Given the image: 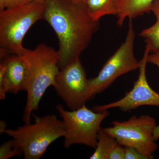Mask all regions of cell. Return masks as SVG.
<instances>
[{
	"label": "cell",
	"instance_id": "cell-23",
	"mask_svg": "<svg viewBox=\"0 0 159 159\" xmlns=\"http://www.w3.org/2000/svg\"><path fill=\"white\" fill-rule=\"evenodd\" d=\"M72 1H74V2H85L86 0H72Z\"/></svg>",
	"mask_w": 159,
	"mask_h": 159
},
{
	"label": "cell",
	"instance_id": "cell-12",
	"mask_svg": "<svg viewBox=\"0 0 159 159\" xmlns=\"http://www.w3.org/2000/svg\"><path fill=\"white\" fill-rule=\"evenodd\" d=\"M89 14L94 20H99L106 15H117V0H86Z\"/></svg>",
	"mask_w": 159,
	"mask_h": 159
},
{
	"label": "cell",
	"instance_id": "cell-11",
	"mask_svg": "<svg viewBox=\"0 0 159 159\" xmlns=\"http://www.w3.org/2000/svg\"><path fill=\"white\" fill-rule=\"evenodd\" d=\"M155 0H117V24L123 25L126 18H135L150 11L152 4Z\"/></svg>",
	"mask_w": 159,
	"mask_h": 159
},
{
	"label": "cell",
	"instance_id": "cell-17",
	"mask_svg": "<svg viewBox=\"0 0 159 159\" xmlns=\"http://www.w3.org/2000/svg\"><path fill=\"white\" fill-rule=\"evenodd\" d=\"M125 147L118 144L111 151L108 159H125Z\"/></svg>",
	"mask_w": 159,
	"mask_h": 159
},
{
	"label": "cell",
	"instance_id": "cell-9",
	"mask_svg": "<svg viewBox=\"0 0 159 159\" xmlns=\"http://www.w3.org/2000/svg\"><path fill=\"white\" fill-rule=\"evenodd\" d=\"M150 51V46L146 43L144 55L140 61L139 77L134 84L133 89L122 99L108 104L96 106L93 108V110L100 112L118 108L122 111L126 112L142 106L159 107V93L151 88L146 79L147 57Z\"/></svg>",
	"mask_w": 159,
	"mask_h": 159
},
{
	"label": "cell",
	"instance_id": "cell-22",
	"mask_svg": "<svg viewBox=\"0 0 159 159\" xmlns=\"http://www.w3.org/2000/svg\"><path fill=\"white\" fill-rule=\"evenodd\" d=\"M6 0H0V11L4 10L5 8Z\"/></svg>",
	"mask_w": 159,
	"mask_h": 159
},
{
	"label": "cell",
	"instance_id": "cell-16",
	"mask_svg": "<svg viewBox=\"0 0 159 159\" xmlns=\"http://www.w3.org/2000/svg\"><path fill=\"white\" fill-rule=\"evenodd\" d=\"M125 159H149L148 157L133 147L125 146Z\"/></svg>",
	"mask_w": 159,
	"mask_h": 159
},
{
	"label": "cell",
	"instance_id": "cell-14",
	"mask_svg": "<svg viewBox=\"0 0 159 159\" xmlns=\"http://www.w3.org/2000/svg\"><path fill=\"white\" fill-rule=\"evenodd\" d=\"M118 144L115 138L105 132L103 129H100L95 151L90 159H108L111 151Z\"/></svg>",
	"mask_w": 159,
	"mask_h": 159
},
{
	"label": "cell",
	"instance_id": "cell-18",
	"mask_svg": "<svg viewBox=\"0 0 159 159\" xmlns=\"http://www.w3.org/2000/svg\"><path fill=\"white\" fill-rule=\"evenodd\" d=\"M32 1V0H6L5 8L8 9L17 7L25 5Z\"/></svg>",
	"mask_w": 159,
	"mask_h": 159
},
{
	"label": "cell",
	"instance_id": "cell-8",
	"mask_svg": "<svg viewBox=\"0 0 159 159\" xmlns=\"http://www.w3.org/2000/svg\"><path fill=\"white\" fill-rule=\"evenodd\" d=\"M88 80L79 59L60 70L54 87L68 107L74 110L91 99Z\"/></svg>",
	"mask_w": 159,
	"mask_h": 159
},
{
	"label": "cell",
	"instance_id": "cell-20",
	"mask_svg": "<svg viewBox=\"0 0 159 159\" xmlns=\"http://www.w3.org/2000/svg\"><path fill=\"white\" fill-rule=\"evenodd\" d=\"M6 123L5 121L1 120L0 122V132L3 134L5 132L6 130Z\"/></svg>",
	"mask_w": 159,
	"mask_h": 159
},
{
	"label": "cell",
	"instance_id": "cell-4",
	"mask_svg": "<svg viewBox=\"0 0 159 159\" xmlns=\"http://www.w3.org/2000/svg\"><path fill=\"white\" fill-rule=\"evenodd\" d=\"M34 117V123H25L5 132L12 138L13 147L21 151L25 159L41 158L53 142L65 134L62 120L55 115Z\"/></svg>",
	"mask_w": 159,
	"mask_h": 159
},
{
	"label": "cell",
	"instance_id": "cell-2",
	"mask_svg": "<svg viewBox=\"0 0 159 159\" xmlns=\"http://www.w3.org/2000/svg\"><path fill=\"white\" fill-rule=\"evenodd\" d=\"M22 56L28 67V74L25 91L27 93V101L23 120L30 123L32 112L37 110L40 101L47 89L55 85L59 73L57 51L43 43L33 50L25 48Z\"/></svg>",
	"mask_w": 159,
	"mask_h": 159
},
{
	"label": "cell",
	"instance_id": "cell-24",
	"mask_svg": "<svg viewBox=\"0 0 159 159\" xmlns=\"http://www.w3.org/2000/svg\"><path fill=\"white\" fill-rule=\"evenodd\" d=\"M32 1L34 2H45V0H32Z\"/></svg>",
	"mask_w": 159,
	"mask_h": 159
},
{
	"label": "cell",
	"instance_id": "cell-10",
	"mask_svg": "<svg viewBox=\"0 0 159 159\" xmlns=\"http://www.w3.org/2000/svg\"><path fill=\"white\" fill-rule=\"evenodd\" d=\"M0 64V99L6 98L7 93L16 94L25 91L28 67L22 55L14 54L3 58Z\"/></svg>",
	"mask_w": 159,
	"mask_h": 159
},
{
	"label": "cell",
	"instance_id": "cell-1",
	"mask_svg": "<svg viewBox=\"0 0 159 159\" xmlns=\"http://www.w3.org/2000/svg\"><path fill=\"white\" fill-rule=\"evenodd\" d=\"M43 19L58 39L60 70L80 59L99 29V20L91 16L84 1L45 0Z\"/></svg>",
	"mask_w": 159,
	"mask_h": 159
},
{
	"label": "cell",
	"instance_id": "cell-19",
	"mask_svg": "<svg viewBox=\"0 0 159 159\" xmlns=\"http://www.w3.org/2000/svg\"><path fill=\"white\" fill-rule=\"evenodd\" d=\"M147 62L157 66L159 69V51L148 54Z\"/></svg>",
	"mask_w": 159,
	"mask_h": 159
},
{
	"label": "cell",
	"instance_id": "cell-15",
	"mask_svg": "<svg viewBox=\"0 0 159 159\" xmlns=\"http://www.w3.org/2000/svg\"><path fill=\"white\" fill-rule=\"evenodd\" d=\"M23 154L21 151L14 148L12 139L3 143L0 147V159H7Z\"/></svg>",
	"mask_w": 159,
	"mask_h": 159
},
{
	"label": "cell",
	"instance_id": "cell-3",
	"mask_svg": "<svg viewBox=\"0 0 159 159\" xmlns=\"http://www.w3.org/2000/svg\"><path fill=\"white\" fill-rule=\"evenodd\" d=\"M45 2L32 1L0 11V55H21L25 48L23 41L31 26L43 19Z\"/></svg>",
	"mask_w": 159,
	"mask_h": 159
},
{
	"label": "cell",
	"instance_id": "cell-7",
	"mask_svg": "<svg viewBox=\"0 0 159 159\" xmlns=\"http://www.w3.org/2000/svg\"><path fill=\"white\" fill-rule=\"evenodd\" d=\"M135 38L132 19H129L125 41L107 60L97 77L88 80L90 99L105 90L118 77L139 68L140 61L134 54Z\"/></svg>",
	"mask_w": 159,
	"mask_h": 159
},
{
	"label": "cell",
	"instance_id": "cell-5",
	"mask_svg": "<svg viewBox=\"0 0 159 159\" xmlns=\"http://www.w3.org/2000/svg\"><path fill=\"white\" fill-rule=\"evenodd\" d=\"M65 129L64 145L69 148L74 144L95 148L102 121L109 116L108 111L96 112L84 104L74 110H66L62 105L56 107Z\"/></svg>",
	"mask_w": 159,
	"mask_h": 159
},
{
	"label": "cell",
	"instance_id": "cell-6",
	"mask_svg": "<svg viewBox=\"0 0 159 159\" xmlns=\"http://www.w3.org/2000/svg\"><path fill=\"white\" fill-rule=\"evenodd\" d=\"M111 125L103 130L119 144L136 148L149 159L154 158L152 154L158 146L154 138L157 125L153 117L147 115L134 116L127 121H114Z\"/></svg>",
	"mask_w": 159,
	"mask_h": 159
},
{
	"label": "cell",
	"instance_id": "cell-21",
	"mask_svg": "<svg viewBox=\"0 0 159 159\" xmlns=\"http://www.w3.org/2000/svg\"><path fill=\"white\" fill-rule=\"evenodd\" d=\"M154 138L156 142L159 139V125H157L154 132Z\"/></svg>",
	"mask_w": 159,
	"mask_h": 159
},
{
	"label": "cell",
	"instance_id": "cell-13",
	"mask_svg": "<svg viewBox=\"0 0 159 159\" xmlns=\"http://www.w3.org/2000/svg\"><path fill=\"white\" fill-rule=\"evenodd\" d=\"M150 11L155 16L156 22L151 27L141 31L139 35L145 38V43L149 44L150 52L154 53L159 51V0L153 1Z\"/></svg>",
	"mask_w": 159,
	"mask_h": 159
}]
</instances>
